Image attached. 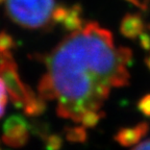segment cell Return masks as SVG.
Instances as JSON below:
<instances>
[{
	"mask_svg": "<svg viewBox=\"0 0 150 150\" xmlns=\"http://www.w3.org/2000/svg\"><path fill=\"white\" fill-rule=\"evenodd\" d=\"M138 108L141 112H143L147 117H150V94L146 95L145 97H143L139 101Z\"/></svg>",
	"mask_w": 150,
	"mask_h": 150,
	"instance_id": "obj_12",
	"label": "cell"
},
{
	"mask_svg": "<svg viewBox=\"0 0 150 150\" xmlns=\"http://www.w3.org/2000/svg\"><path fill=\"white\" fill-rule=\"evenodd\" d=\"M63 144V141L56 134H50L46 139V148L47 150H59Z\"/></svg>",
	"mask_w": 150,
	"mask_h": 150,
	"instance_id": "obj_10",
	"label": "cell"
},
{
	"mask_svg": "<svg viewBox=\"0 0 150 150\" xmlns=\"http://www.w3.org/2000/svg\"><path fill=\"white\" fill-rule=\"evenodd\" d=\"M149 130V125L146 122L128 128H122L115 136V140L122 146H131L142 140Z\"/></svg>",
	"mask_w": 150,
	"mask_h": 150,
	"instance_id": "obj_5",
	"label": "cell"
},
{
	"mask_svg": "<svg viewBox=\"0 0 150 150\" xmlns=\"http://www.w3.org/2000/svg\"><path fill=\"white\" fill-rule=\"evenodd\" d=\"M104 116L103 112H101L100 110H89V112H84L82 115L80 122L83 127H94L95 125H97L101 118Z\"/></svg>",
	"mask_w": 150,
	"mask_h": 150,
	"instance_id": "obj_8",
	"label": "cell"
},
{
	"mask_svg": "<svg viewBox=\"0 0 150 150\" xmlns=\"http://www.w3.org/2000/svg\"><path fill=\"white\" fill-rule=\"evenodd\" d=\"M23 108L25 115L29 116V117H37V116H40L42 112H44L46 104H45V100L43 98H41L40 96H35L29 102L26 103Z\"/></svg>",
	"mask_w": 150,
	"mask_h": 150,
	"instance_id": "obj_6",
	"label": "cell"
},
{
	"mask_svg": "<svg viewBox=\"0 0 150 150\" xmlns=\"http://www.w3.org/2000/svg\"><path fill=\"white\" fill-rule=\"evenodd\" d=\"M7 91L3 80L0 77V118L5 112V106L7 104Z\"/></svg>",
	"mask_w": 150,
	"mask_h": 150,
	"instance_id": "obj_11",
	"label": "cell"
},
{
	"mask_svg": "<svg viewBox=\"0 0 150 150\" xmlns=\"http://www.w3.org/2000/svg\"><path fill=\"white\" fill-rule=\"evenodd\" d=\"M6 11L15 23L26 28H40L56 21L59 8L54 0H6Z\"/></svg>",
	"mask_w": 150,
	"mask_h": 150,
	"instance_id": "obj_2",
	"label": "cell"
},
{
	"mask_svg": "<svg viewBox=\"0 0 150 150\" xmlns=\"http://www.w3.org/2000/svg\"><path fill=\"white\" fill-rule=\"evenodd\" d=\"M66 138L70 142L75 143H82L87 139V132L86 127L83 126H75L69 127L66 129Z\"/></svg>",
	"mask_w": 150,
	"mask_h": 150,
	"instance_id": "obj_7",
	"label": "cell"
},
{
	"mask_svg": "<svg viewBox=\"0 0 150 150\" xmlns=\"http://www.w3.org/2000/svg\"><path fill=\"white\" fill-rule=\"evenodd\" d=\"M29 140V130L25 119L21 116L13 115L7 118L3 124L2 141L14 148L26 145Z\"/></svg>",
	"mask_w": 150,
	"mask_h": 150,
	"instance_id": "obj_4",
	"label": "cell"
},
{
	"mask_svg": "<svg viewBox=\"0 0 150 150\" xmlns=\"http://www.w3.org/2000/svg\"><path fill=\"white\" fill-rule=\"evenodd\" d=\"M14 46V40L9 35L0 33V52L11 51Z\"/></svg>",
	"mask_w": 150,
	"mask_h": 150,
	"instance_id": "obj_9",
	"label": "cell"
},
{
	"mask_svg": "<svg viewBox=\"0 0 150 150\" xmlns=\"http://www.w3.org/2000/svg\"><path fill=\"white\" fill-rule=\"evenodd\" d=\"M131 52L115 44L95 23L75 28L45 59L47 71L39 96L57 101V115L79 123L89 110H100L114 88L128 83Z\"/></svg>",
	"mask_w": 150,
	"mask_h": 150,
	"instance_id": "obj_1",
	"label": "cell"
},
{
	"mask_svg": "<svg viewBox=\"0 0 150 150\" xmlns=\"http://www.w3.org/2000/svg\"><path fill=\"white\" fill-rule=\"evenodd\" d=\"M0 77L4 82L12 102L18 108H24L35 96L19 76L11 51L0 52Z\"/></svg>",
	"mask_w": 150,
	"mask_h": 150,
	"instance_id": "obj_3",
	"label": "cell"
},
{
	"mask_svg": "<svg viewBox=\"0 0 150 150\" xmlns=\"http://www.w3.org/2000/svg\"><path fill=\"white\" fill-rule=\"evenodd\" d=\"M132 150H150V140L144 141L139 145H137Z\"/></svg>",
	"mask_w": 150,
	"mask_h": 150,
	"instance_id": "obj_13",
	"label": "cell"
}]
</instances>
